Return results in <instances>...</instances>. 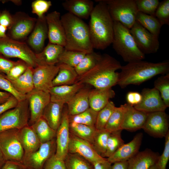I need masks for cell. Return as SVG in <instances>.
<instances>
[{"instance_id": "30bf717a", "label": "cell", "mask_w": 169, "mask_h": 169, "mask_svg": "<svg viewBox=\"0 0 169 169\" xmlns=\"http://www.w3.org/2000/svg\"><path fill=\"white\" fill-rule=\"evenodd\" d=\"M13 16V23L7 35L13 39L23 41L32 32L37 18L21 11L17 12Z\"/></svg>"}, {"instance_id": "6f0895ef", "label": "cell", "mask_w": 169, "mask_h": 169, "mask_svg": "<svg viewBox=\"0 0 169 169\" xmlns=\"http://www.w3.org/2000/svg\"><path fill=\"white\" fill-rule=\"evenodd\" d=\"M1 169H28L21 162L6 161Z\"/></svg>"}, {"instance_id": "680465c9", "label": "cell", "mask_w": 169, "mask_h": 169, "mask_svg": "<svg viewBox=\"0 0 169 169\" xmlns=\"http://www.w3.org/2000/svg\"><path fill=\"white\" fill-rule=\"evenodd\" d=\"M94 169H110L111 164L109 162L107 158L101 161L93 164Z\"/></svg>"}, {"instance_id": "ba28073f", "label": "cell", "mask_w": 169, "mask_h": 169, "mask_svg": "<svg viewBox=\"0 0 169 169\" xmlns=\"http://www.w3.org/2000/svg\"><path fill=\"white\" fill-rule=\"evenodd\" d=\"M29 104L27 100L19 102L14 108L0 115V133L11 129H19L28 125Z\"/></svg>"}, {"instance_id": "44dd1931", "label": "cell", "mask_w": 169, "mask_h": 169, "mask_svg": "<svg viewBox=\"0 0 169 169\" xmlns=\"http://www.w3.org/2000/svg\"><path fill=\"white\" fill-rule=\"evenodd\" d=\"M121 130L135 131L142 128L147 113L136 109L133 106L125 103Z\"/></svg>"}, {"instance_id": "b9f144b4", "label": "cell", "mask_w": 169, "mask_h": 169, "mask_svg": "<svg viewBox=\"0 0 169 169\" xmlns=\"http://www.w3.org/2000/svg\"><path fill=\"white\" fill-rule=\"evenodd\" d=\"M110 133L105 128L96 130L92 144L97 152L100 156L106 150L107 140Z\"/></svg>"}, {"instance_id": "484cf974", "label": "cell", "mask_w": 169, "mask_h": 169, "mask_svg": "<svg viewBox=\"0 0 169 169\" xmlns=\"http://www.w3.org/2000/svg\"><path fill=\"white\" fill-rule=\"evenodd\" d=\"M90 90L89 87L84 86L67 103L69 115L80 114L90 108L89 95Z\"/></svg>"}, {"instance_id": "9f6ffc18", "label": "cell", "mask_w": 169, "mask_h": 169, "mask_svg": "<svg viewBox=\"0 0 169 169\" xmlns=\"http://www.w3.org/2000/svg\"><path fill=\"white\" fill-rule=\"evenodd\" d=\"M142 100L141 93L136 91H130L126 95V100L127 104L133 106L139 104Z\"/></svg>"}, {"instance_id": "ffe728a7", "label": "cell", "mask_w": 169, "mask_h": 169, "mask_svg": "<svg viewBox=\"0 0 169 169\" xmlns=\"http://www.w3.org/2000/svg\"><path fill=\"white\" fill-rule=\"evenodd\" d=\"M48 32L45 15L38 17L27 40L28 45L35 54L41 52L44 48L45 40L48 37Z\"/></svg>"}, {"instance_id": "ac0fdd59", "label": "cell", "mask_w": 169, "mask_h": 169, "mask_svg": "<svg viewBox=\"0 0 169 169\" xmlns=\"http://www.w3.org/2000/svg\"><path fill=\"white\" fill-rule=\"evenodd\" d=\"M69 120L67 107H64L61 123L56 132L55 155L64 160L68 153L69 141Z\"/></svg>"}, {"instance_id": "ee69618b", "label": "cell", "mask_w": 169, "mask_h": 169, "mask_svg": "<svg viewBox=\"0 0 169 169\" xmlns=\"http://www.w3.org/2000/svg\"><path fill=\"white\" fill-rule=\"evenodd\" d=\"M115 107L114 102L110 101L105 107L98 112L95 125L96 130H100L105 128Z\"/></svg>"}, {"instance_id": "f907efd6", "label": "cell", "mask_w": 169, "mask_h": 169, "mask_svg": "<svg viewBox=\"0 0 169 169\" xmlns=\"http://www.w3.org/2000/svg\"><path fill=\"white\" fill-rule=\"evenodd\" d=\"M165 146L163 152L160 156L156 164L160 169H166L169 160V131L165 136Z\"/></svg>"}, {"instance_id": "277c9868", "label": "cell", "mask_w": 169, "mask_h": 169, "mask_svg": "<svg viewBox=\"0 0 169 169\" xmlns=\"http://www.w3.org/2000/svg\"><path fill=\"white\" fill-rule=\"evenodd\" d=\"M61 19L65 31V49L86 54L94 51L88 25L68 12L61 16Z\"/></svg>"}, {"instance_id": "7dc6e473", "label": "cell", "mask_w": 169, "mask_h": 169, "mask_svg": "<svg viewBox=\"0 0 169 169\" xmlns=\"http://www.w3.org/2000/svg\"><path fill=\"white\" fill-rule=\"evenodd\" d=\"M5 75L0 73V89L10 94L19 102L25 99L26 95H22L17 91L11 82L5 77Z\"/></svg>"}, {"instance_id": "91938a15", "label": "cell", "mask_w": 169, "mask_h": 169, "mask_svg": "<svg viewBox=\"0 0 169 169\" xmlns=\"http://www.w3.org/2000/svg\"><path fill=\"white\" fill-rule=\"evenodd\" d=\"M128 161H120L113 163L110 169H128Z\"/></svg>"}, {"instance_id": "cb8c5ba5", "label": "cell", "mask_w": 169, "mask_h": 169, "mask_svg": "<svg viewBox=\"0 0 169 169\" xmlns=\"http://www.w3.org/2000/svg\"><path fill=\"white\" fill-rule=\"evenodd\" d=\"M62 5L68 13L82 19L89 18L94 7L90 0H66Z\"/></svg>"}, {"instance_id": "2e32d148", "label": "cell", "mask_w": 169, "mask_h": 169, "mask_svg": "<svg viewBox=\"0 0 169 169\" xmlns=\"http://www.w3.org/2000/svg\"><path fill=\"white\" fill-rule=\"evenodd\" d=\"M141 94L142 95L141 102L134 106L137 110L148 113L165 111L167 108L159 92L154 87L143 89Z\"/></svg>"}, {"instance_id": "9a60e30c", "label": "cell", "mask_w": 169, "mask_h": 169, "mask_svg": "<svg viewBox=\"0 0 169 169\" xmlns=\"http://www.w3.org/2000/svg\"><path fill=\"white\" fill-rule=\"evenodd\" d=\"M59 67L55 65H38L33 69V79L34 88L49 92L53 87L52 82L57 74Z\"/></svg>"}, {"instance_id": "7a4b0ae2", "label": "cell", "mask_w": 169, "mask_h": 169, "mask_svg": "<svg viewBox=\"0 0 169 169\" xmlns=\"http://www.w3.org/2000/svg\"><path fill=\"white\" fill-rule=\"evenodd\" d=\"M117 84L124 88L131 85H139L155 76L169 73V61L158 63L140 60L121 66Z\"/></svg>"}, {"instance_id": "c3c4849f", "label": "cell", "mask_w": 169, "mask_h": 169, "mask_svg": "<svg viewBox=\"0 0 169 169\" xmlns=\"http://www.w3.org/2000/svg\"><path fill=\"white\" fill-rule=\"evenodd\" d=\"M29 66L24 61L19 59L11 69L5 77L9 80H15L23 74Z\"/></svg>"}, {"instance_id": "f5cc1de1", "label": "cell", "mask_w": 169, "mask_h": 169, "mask_svg": "<svg viewBox=\"0 0 169 169\" xmlns=\"http://www.w3.org/2000/svg\"><path fill=\"white\" fill-rule=\"evenodd\" d=\"M16 63L0 54V73L6 75Z\"/></svg>"}, {"instance_id": "bcb514c9", "label": "cell", "mask_w": 169, "mask_h": 169, "mask_svg": "<svg viewBox=\"0 0 169 169\" xmlns=\"http://www.w3.org/2000/svg\"><path fill=\"white\" fill-rule=\"evenodd\" d=\"M155 16L162 26L169 25V0H164L160 2Z\"/></svg>"}, {"instance_id": "681fc988", "label": "cell", "mask_w": 169, "mask_h": 169, "mask_svg": "<svg viewBox=\"0 0 169 169\" xmlns=\"http://www.w3.org/2000/svg\"><path fill=\"white\" fill-rule=\"evenodd\" d=\"M51 1L46 0H35L31 4L32 13L40 18L44 16L52 6Z\"/></svg>"}, {"instance_id": "5b68a950", "label": "cell", "mask_w": 169, "mask_h": 169, "mask_svg": "<svg viewBox=\"0 0 169 169\" xmlns=\"http://www.w3.org/2000/svg\"><path fill=\"white\" fill-rule=\"evenodd\" d=\"M117 54L128 63L143 60L145 54L138 48L130 29L114 21V35L111 44Z\"/></svg>"}, {"instance_id": "7bdbcfd3", "label": "cell", "mask_w": 169, "mask_h": 169, "mask_svg": "<svg viewBox=\"0 0 169 169\" xmlns=\"http://www.w3.org/2000/svg\"><path fill=\"white\" fill-rule=\"evenodd\" d=\"M154 87L159 92L167 107H169V73L158 77L154 81Z\"/></svg>"}, {"instance_id": "603a6c76", "label": "cell", "mask_w": 169, "mask_h": 169, "mask_svg": "<svg viewBox=\"0 0 169 169\" xmlns=\"http://www.w3.org/2000/svg\"><path fill=\"white\" fill-rule=\"evenodd\" d=\"M84 84L79 82L69 85L53 86L49 93L50 101L63 105L67 104Z\"/></svg>"}, {"instance_id": "e575fe53", "label": "cell", "mask_w": 169, "mask_h": 169, "mask_svg": "<svg viewBox=\"0 0 169 169\" xmlns=\"http://www.w3.org/2000/svg\"><path fill=\"white\" fill-rule=\"evenodd\" d=\"M69 131L74 136L92 144L96 129L91 126L74 122L69 123Z\"/></svg>"}, {"instance_id": "60d3db41", "label": "cell", "mask_w": 169, "mask_h": 169, "mask_svg": "<svg viewBox=\"0 0 169 169\" xmlns=\"http://www.w3.org/2000/svg\"><path fill=\"white\" fill-rule=\"evenodd\" d=\"M86 53L64 49L60 55L58 64H63L74 68L81 61Z\"/></svg>"}, {"instance_id": "816d5d0a", "label": "cell", "mask_w": 169, "mask_h": 169, "mask_svg": "<svg viewBox=\"0 0 169 169\" xmlns=\"http://www.w3.org/2000/svg\"><path fill=\"white\" fill-rule=\"evenodd\" d=\"M43 169H66L64 161L58 158L55 154L45 162Z\"/></svg>"}, {"instance_id": "d4e9b609", "label": "cell", "mask_w": 169, "mask_h": 169, "mask_svg": "<svg viewBox=\"0 0 169 169\" xmlns=\"http://www.w3.org/2000/svg\"><path fill=\"white\" fill-rule=\"evenodd\" d=\"M158 153L147 149L139 151L128 161V169H149L156 164L159 157Z\"/></svg>"}, {"instance_id": "7c38bea8", "label": "cell", "mask_w": 169, "mask_h": 169, "mask_svg": "<svg viewBox=\"0 0 169 169\" xmlns=\"http://www.w3.org/2000/svg\"><path fill=\"white\" fill-rule=\"evenodd\" d=\"M139 49L145 54L155 53L158 50V37L147 31L136 21L130 29Z\"/></svg>"}, {"instance_id": "f35d334b", "label": "cell", "mask_w": 169, "mask_h": 169, "mask_svg": "<svg viewBox=\"0 0 169 169\" xmlns=\"http://www.w3.org/2000/svg\"><path fill=\"white\" fill-rule=\"evenodd\" d=\"M122 131L119 130L110 133L107 140L106 151L101 156L105 158L109 157L124 144L121 137Z\"/></svg>"}, {"instance_id": "94428289", "label": "cell", "mask_w": 169, "mask_h": 169, "mask_svg": "<svg viewBox=\"0 0 169 169\" xmlns=\"http://www.w3.org/2000/svg\"><path fill=\"white\" fill-rule=\"evenodd\" d=\"M12 95L8 92L0 91V105L7 101Z\"/></svg>"}, {"instance_id": "3957f363", "label": "cell", "mask_w": 169, "mask_h": 169, "mask_svg": "<svg viewBox=\"0 0 169 169\" xmlns=\"http://www.w3.org/2000/svg\"><path fill=\"white\" fill-rule=\"evenodd\" d=\"M120 63L110 55L104 54L92 69L83 74L78 76L75 83L93 86L95 88L105 89L112 88L117 84L119 73L120 69Z\"/></svg>"}, {"instance_id": "e0dca14e", "label": "cell", "mask_w": 169, "mask_h": 169, "mask_svg": "<svg viewBox=\"0 0 169 169\" xmlns=\"http://www.w3.org/2000/svg\"><path fill=\"white\" fill-rule=\"evenodd\" d=\"M30 111L29 122L32 124L42 117L44 110L50 101L49 92L34 89L26 95Z\"/></svg>"}, {"instance_id": "03108f58", "label": "cell", "mask_w": 169, "mask_h": 169, "mask_svg": "<svg viewBox=\"0 0 169 169\" xmlns=\"http://www.w3.org/2000/svg\"><path fill=\"white\" fill-rule=\"evenodd\" d=\"M149 169H160L156 163L151 167Z\"/></svg>"}, {"instance_id": "9c48e42d", "label": "cell", "mask_w": 169, "mask_h": 169, "mask_svg": "<svg viewBox=\"0 0 169 169\" xmlns=\"http://www.w3.org/2000/svg\"><path fill=\"white\" fill-rule=\"evenodd\" d=\"M18 130L11 129L0 133V148L6 161L22 162L24 151L17 136Z\"/></svg>"}, {"instance_id": "5bb4252c", "label": "cell", "mask_w": 169, "mask_h": 169, "mask_svg": "<svg viewBox=\"0 0 169 169\" xmlns=\"http://www.w3.org/2000/svg\"><path fill=\"white\" fill-rule=\"evenodd\" d=\"M68 151L69 153L78 154L92 165L106 159L99 155L90 143L78 137L70 132Z\"/></svg>"}, {"instance_id": "f6af8a7d", "label": "cell", "mask_w": 169, "mask_h": 169, "mask_svg": "<svg viewBox=\"0 0 169 169\" xmlns=\"http://www.w3.org/2000/svg\"><path fill=\"white\" fill-rule=\"evenodd\" d=\"M138 12L155 16L159 5L158 0H135Z\"/></svg>"}, {"instance_id": "1f68e13d", "label": "cell", "mask_w": 169, "mask_h": 169, "mask_svg": "<svg viewBox=\"0 0 169 169\" xmlns=\"http://www.w3.org/2000/svg\"><path fill=\"white\" fill-rule=\"evenodd\" d=\"M33 69L28 66L25 72L17 79L13 80H9L15 89L22 95H26L34 88Z\"/></svg>"}, {"instance_id": "7402d4cb", "label": "cell", "mask_w": 169, "mask_h": 169, "mask_svg": "<svg viewBox=\"0 0 169 169\" xmlns=\"http://www.w3.org/2000/svg\"><path fill=\"white\" fill-rule=\"evenodd\" d=\"M143 138V134L139 133L136 135L129 142L124 144L112 155L106 158L111 164L123 161H127L139 151Z\"/></svg>"}, {"instance_id": "8fae6325", "label": "cell", "mask_w": 169, "mask_h": 169, "mask_svg": "<svg viewBox=\"0 0 169 169\" xmlns=\"http://www.w3.org/2000/svg\"><path fill=\"white\" fill-rule=\"evenodd\" d=\"M56 150L55 138L49 141L41 143L36 151L24 153L22 163L28 169H43L46 161L55 154Z\"/></svg>"}, {"instance_id": "8d00e7d4", "label": "cell", "mask_w": 169, "mask_h": 169, "mask_svg": "<svg viewBox=\"0 0 169 169\" xmlns=\"http://www.w3.org/2000/svg\"><path fill=\"white\" fill-rule=\"evenodd\" d=\"M125 109L124 104L119 107H115L105 127L110 133L121 130Z\"/></svg>"}, {"instance_id": "4316f807", "label": "cell", "mask_w": 169, "mask_h": 169, "mask_svg": "<svg viewBox=\"0 0 169 169\" xmlns=\"http://www.w3.org/2000/svg\"><path fill=\"white\" fill-rule=\"evenodd\" d=\"M115 95L112 88H95L90 90L89 95L90 107L98 112L107 105L110 100L114 98Z\"/></svg>"}, {"instance_id": "836d02e7", "label": "cell", "mask_w": 169, "mask_h": 169, "mask_svg": "<svg viewBox=\"0 0 169 169\" xmlns=\"http://www.w3.org/2000/svg\"><path fill=\"white\" fill-rule=\"evenodd\" d=\"M136 21L149 32L159 37L162 25L155 16L138 12Z\"/></svg>"}, {"instance_id": "f546056e", "label": "cell", "mask_w": 169, "mask_h": 169, "mask_svg": "<svg viewBox=\"0 0 169 169\" xmlns=\"http://www.w3.org/2000/svg\"><path fill=\"white\" fill-rule=\"evenodd\" d=\"M64 105L50 101L43 113V118L49 126L56 131L61 123Z\"/></svg>"}, {"instance_id": "74e56055", "label": "cell", "mask_w": 169, "mask_h": 169, "mask_svg": "<svg viewBox=\"0 0 169 169\" xmlns=\"http://www.w3.org/2000/svg\"><path fill=\"white\" fill-rule=\"evenodd\" d=\"M64 161L66 169H94L91 163L76 154L68 153Z\"/></svg>"}, {"instance_id": "d6a6232c", "label": "cell", "mask_w": 169, "mask_h": 169, "mask_svg": "<svg viewBox=\"0 0 169 169\" xmlns=\"http://www.w3.org/2000/svg\"><path fill=\"white\" fill-rule=\"evenodd\" d=\"M30 126L41 143L49 141L56 137V131L49 126L43 117L37 120Z\"/></svg>"}, {"instance_id": "6125c7cd", "label": "cell", "mask_w": 169, "mask_h": 169, "mask_svg": "<svg viewBox=\"0 0 169 169\" xmlns=\"http://www.w3.org/2000/svg\"><path fill=\"white\" fill-rule=\"evenodd\" d=\"M8 28L5 26L0 25V38L7 37L6 31Z\"/></svg>"}, {"instance_id": "e7e4bbea", "label": "cell", "mask_w": 169, "mask_h": 169, "mask_svg": "<svg viewBox=\"0 0 169 169\" xmlns=\"http://www.w3.org/2000/svg\"><path fill=\"white\" fill-rule=\"evenodd\" d=\"M14 4L17 5H20L22 4V1L19 0H10Z\"/></svg>"}, {"instance_id": "db71d44e", "label": "cell", "mask_w": 169, "mask_h": 169, "mask_svg": "<svg viewBox=\"0 0 169 169\" xmlns=\"http://www.w3.org/2000/svg\"><path fill=\"white\" fill-rule=\"evenodd\" d=\"M13 16L9 12L4 10L0 11V25L9 28L12 25Z\"/></svg>"}, {"instance_id": "ab89813d", "label": "cell", "mask_w": 169, "mask_h": 169, "mask_svg": "<svg viewBox=\"0 0 169 169\" xmlns=\"http://www.w3.org/2000/svg\"><path fill=\"white\" fill-rule=\"evenodd\" d=\"M98 112L90 108L84 112L74 115H69L70 122L95 126Z\"/></svg>"}, {"instance_id": "6da1fadb", "label": "cell", "mask_w": 169, "mask_h": 169, "mask_svg": "<svg viewBox=\"0 0 169 169\" xmlns=\"http://www.w3.org/2000/svg\"><path fill=\"white\" fill-rule=\"evenodd\" d=\"M88 25L94 49L104 50L111 44L114 35V21L103 0H95Z\"/></svg>"}, {"instance_id": "d590c367", "label": "cell", "mask_w": 169, "mask_h": 169, "mask_svg": "<svg viewBox=\"0 0 169 169\" xmlns=\"http://www.w3.org/2000/svg\"><path fill=\"white\" fill-rule=\"evenodd\" d=\"M101 54L93 51L86 54L74 68L78 76H80L93 68L98 63Z\"/></svg>"}, {"instance_id": "4dcf8cb0", "label": "cell", "mask_w": 169, "mask_h": 169, "mask_svg": "<svg viewBox=\"0 0 169 169\" xmlns=\"http://www.w3.org/2000/svg\"><path fill=\"white\" fill-rule=\"evenodd\" d=\"M57 64L59 67V70L53 80V86L69 85L74 84L78 76L74 68L63 64Z\"/></svg>"}, {"instance_id": "4fadbf2b", "label": "cell", "mask_w": 169, "mask_h": 169, "mask_svg": "<svg viewBox=\"0 0 169 169\" xmlns=\"http://www.w3.org/2000/svg\"><path fill=\"white\" fill-rule=\"evenodd\" d=\"M168 128V118L165 111L147 113L142 129L152 136L162 138L169 132Z\"/></svg>"}, {"instance_id": "11a10c76", "label": "cell", "mask_w": 169, "mask_h": 169, "mask_svg": "<svg viewBox=\"0 0 169 169\" xmlns=\"http://www.w3.org/2000/svg\"><path fill=\"white\" fill-rule=\"evenodd\" d=\"M18 103V100L12 95L7 101L0 105V115L6 111L15 107Z\"/></svg>"}, {"instance_id": "f1b7e54d", "label": "cell", "mask_w": 169, "mask_h": 169, "mask_svg": "<svg viewBox=\"0 0 169 169\" xmlns=\"http://www.w3.org/2000/svg\"><path fill=\"white\" fill-rule=\"evenodd\" d=\"M17 135L24 153L34 151L39 148L41 143L31 127L28 125L18 129Z\"/></svg>"}, {"instance_id": "be15d7a7", "label": "cell", "mask_w": 169, "mask_h": 169, "mask_svg": "<svg viewBox=\"0 0 169 169\" xmlns=\"http://www.w3.org/2000/svg\"><path fill=\"white\" fill-rule=\"evenodd\" d=\"M6 161L4 155L0 148V169Z\"/></svg>"}, {"instance_id": "8992f818", "label": "cell", "mask_w": 169, "mask_h": 169, "mask_svg": "<svg viewBox=\"0 0 169 169\" xmlns=\"http://www.w3.org/2000/svg\"><path fill=\"white\" fill-rule=\"evenodd\" d=\"M114 21L130 29L136 21L138 12L135 0H103Z\"/></svg>"}, {"instance_id": "52a82bcc", "label": "cell", "mask_w": 169, "mask_h": 169, "mask_svg": "<svg viewBox=\"0 0 169 169\" xmlns=\"http://www.w3.org/2000/svg\"><path fill=\"white\" fill-rule=\"evenodd\" d=\"M0 54L7 58H18L34 68L38 66L35 53L27 44L8 36L0 38Z\"/></svg>"}, {"instance_id": "83f0119b", "label": "cell", "mask_w": 169, "mask_h": 169, "mask_svg": "<svg viewBox=\"0 0 169 169\" xmlns=\"http://www.w3.org/2000/svg\"><path fill=\"white\" fill-rule=\"evenodd\" d=\"M64 49L61 46L49 42L41 52L35 54L38 65H56Z\"/></svg>"}, {"instance_id": "d6986e66", "label": "cell", "mask_w": 169, "mask_h": 169, "mask_svg": "<svg viewBox=\"0 0 169 169\" xmlns=\"http://www.w3.org/2000/svg\"><path fill=\"white\" fill-rule=\"evenodd\" d=\"M60 13L54 11L45 16L49 43L64 47L65 35Z\"/></svg>"}]
</instances>
